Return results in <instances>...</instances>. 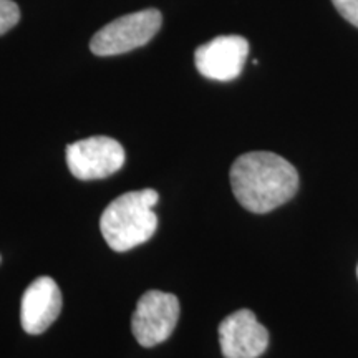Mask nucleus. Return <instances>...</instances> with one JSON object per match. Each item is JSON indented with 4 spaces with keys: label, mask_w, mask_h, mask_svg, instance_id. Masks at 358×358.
<instances>
[{
    "label": "nucleus",
    "mask_w": 358,
    "mask_h": 358,
    "mask_svg": "<svg viewBox=\"0 0 358 358\" xmlns=\"http://www.w3.org/2000/svg\"><path fill=\"white\" fill-rule=\"evenodd\" d=\"M161 22L163 17L156 8L128 13L101 27L93 35L90 48L98 57H113L131 52L146 45L158 34Z\"/></svg>",
    "instance_id": "3"
},
{
    "label": "nucleus",
    "mask_w": 358,
    "mask_h": 358,
    "mask_svg": "<svg viewBox=\"0 0 358 358\" xmlns=\"http://www.w3.org/2000/svg\"><path fill=\"white\" fill-rule=\"evenodd\" d=\"M179 301L174 294L150 290L136 303L131 330L141 347L151 348L171 337L179 319Z\"/></svg>",
    "instance_id": "4"
},
{
    "label": "nucleus",
    "mask_w": 358,
    "mask_h": 358,
    "mask_svg": "<svg viewBox=\"0 0 358 358\" xmlns=\"http://www.w3.org/2000/svg\"><path fill=\"white\" fill-rule=\"evenodd\" d=\"M64 306L62 292L52 277H38L27 287L20 303V322L29 335H40L58 319Z\"/></svg>",
    "instance_id": "8"
},
{
    "label": "nucleus",
    "mask_w": 358,
    "mask_h": 358,
    "mask_svg": "<svg viewBox=\"0 0 358 358\" xmlns=\"http://www.w3.org/2000/svg\"><path fill=\"white\" fill-rule=\"evenodd\" d=\"M231 186L243 208L266 214L294 198L299 189V173L279 155L252 151L232 163Z\"/></svg>",
    "instance_id": "1"
},
{
    "label": "nucleus",
    "mask_w": 358,
    "mask_h": 358,
    "mask_svg": "<svg viewBox=\"0 0 358 358\" xmlns=\"http://www.w3.org/2000/svg\"><path fill=\"white\" fill-rule=\"evenodd\" d=\"M20 20V8L13 0H0V35L7 34Z\"/></svg>",
    "instance_id": "9"
},
{
    "label": "nucleus",
    "mask_w": 358,
    "mask_h": 358,
    "mask_svg": "<svg viewBox=\"0 0 358 358\" xmlns=\"http://www.w3.org/2000/svg\"><path fill=\"white\" fill-rule=\"evenodd\" d=\"M219 343L224 358H259L267 350L268 332L254 312L241 308L221 322Z\"/></svg>",
    "instance_id": "7"
},
{
    "label": "nucleus",
    "mask_w": 358,
    "mask_h": 358,
    "mask_svg": "<svg viewBox=\"0 0 358 358\" xmlns=\"http://www.w3.org/2000/svg\"><path fill=\"white\" fill-rule=\"evenodd\" d=\"M158 199L155 189H141L111 201L100 217L106 244L116 252H127L151 239L158 227V216L153 211Z\"/></svg>",
    "instance_id": "2"
},
{
    "label": "nucleus",
    "mask_w": 358,
    "mask_h": 358,
    "mask_svg": "<svg viewBox=\"0 0 358 358\" xmlns=\"http://www.w3.org/2000/svg\"><path fill=\"white\" fill-rule=\"evenodd\" d=\"M124 158L123 146L108 136H92L66 146L70 173L82 181L111 176L123 168Z\"/></svg>",
    "instance_id": "5"
},
{
    "label": "nucleus",
    "mask_w": 358,
    "mask_h": 358,
    "mask_svg": "<svg viewBox=\"0 0 358 358\" xmlns=\"http://www.w3.org/2000/svg\"><path fill=\"white\" fill-rule=\"evenodd\" d=\"M340 15L358 29V0H332Z\"/></svg>",
    "instance_id": "10"
},
{
    "label": "nucleus",
    "mask_w": 358,
    "mask_h": 358,
    "mask_svg": "<svg viewBox=\"0 0 358 358\" xmlns=\"http://www.w3.org/2000/svg\"><path fill=\"white\" fill-rule=\"evenodd\" d=\"M249 55V42L241 35H221L194 52L196 69L203 77L231 82L243 71Z\"/></svg>",
    "instance_id": "6"
}]
</instances>
